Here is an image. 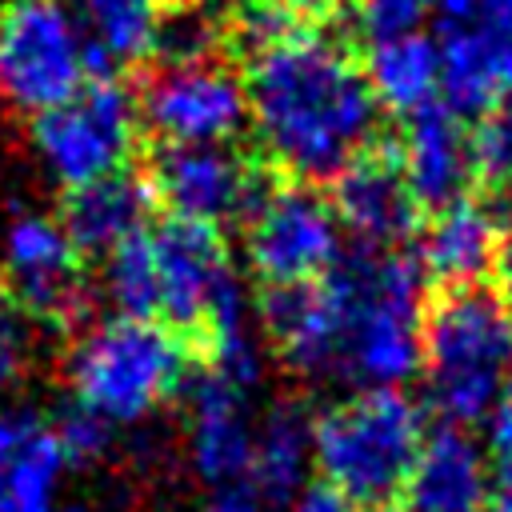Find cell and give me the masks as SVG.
Returning a JSON list of instances; mask_svg holds the SVG:
<instances>
[{
    "instance_id": "6da1fadb",
    "label": "cell",
    "mask_w": 512,
    "mask_h": 512,
    "mask_svg": "<svg viewBox=\"0 0 512 512\" xmlns=\"http://www.w3.org/2000/svg\"><path fill=\"white\" fill-rule=\"evenodd\" d=\"M248 120L264 156L296 180H332L376 144L364 64L328 32L296 28L244 72Z\"/></svg>"
},
{
    "instance_id": "7a4b0ae2",
    "label": "cell",
    "mask_w": 512,
    "mask_h": 512,
    "mask_svg": "<svg viewBox=\"0 0 512 512\" xmlns=\"http://www.w3.org/2000/svg\"><path fill=\"white\" fill-rule=\"evenodd\" d=\"M420 372L444 424L488 420L512 376V296L496 284L440 288L420 324Z\"/></svg>"
},
{
    "instance_id": "3957f363",
    "label": "cell",
    "mask_w": 512,
    "mask_h": 512,
    "mask_svg": "<svg viewBox=\"0 0 512 512\" xmlns=\"http://www.w3.org/2000/svg\"><path fill=\"white\" fill-rule=\"evenodd\" d=\"M428 436L424 408L404 388H360L312 424V464L348 508H388Z\"/></svg>"
},
{
    "instance_id": "277c9868",
    "label": "cell",
    "mask_w": 512,
    "mask_h": 512,
    "mask_svg": "<svg viewBox=\"0 0 512 512\" xmlns=\"http://www.w3.org/2000/svg\"><path fill=\"white\" fill-rule=\"evenodd\" d=\"M348 288L344 376L364 388H400L420 372L424 272L408 252L360 248L336 260Z\"/></svg>"
},
{
    "instance_id": "5b68a950",
    "label": "cell",
    "mask_w": 512,
    "mask_h": 512,
    "mask_svg": "<svg viewBox=\"0 0 512 512\" xmlns=\"http://www.w3.org/2000/svg\"><path fill=\"white\" fill-rule=\"evenodd\" d=\"M188 372V348L164 320L108 316L88 324L68 356L76 408L104 424H132L160 408Z\"/></svg>"
},
{
    "instance_id": "8992f818",
    "label": "cell",
    "mask_w": 512,
    "mask_h": 512,
    "mask_svg": "<svg viewBox=\"0 0 512 512\" xmlns=\"http://www.w3.org/2000/svg\"><path fill=\"white\" fill-rule=\"evenodd\" d=\"M88 36L68 0L0 4V100L44 116L84 88Z\"/></svg>"
},
{
    "instance_id": "52a82bcc",
    "label": "cell",
    "mask_w": 512,
    "mask_h": 512,
    "mask_svg": "<svg viewBox=\"0 0 512 512\" xmlns=\"http://www.w3.org/2000/svg\"><path fill=\"white\" fill-rule=\"evenodd\" d=\"M244 220V256L264 288L316 284L344 256V228L328 196L304 180L268 184Z\"/></svg>"
},
{
    "instance_id": "ba28073f",
    "label": "cell",
    "mask_w": 512,
    "mask_h": 512,
    "mask_svg": "<svg viewBox=\"0 0 512 512\" xmlns=\"http://www.w3.org/2000/svg\"><path fill=\"white\" fill-rule=\"evenodd\" d=\"M140 132L136 92L120 84V76L84 80L52 112L36 116V148L52 176L64 188H84L92 180L124 172Z\"/></svg>"
},
{
    "instance_id": "9c48e42d",
    "label": "cell",
    "mask_w": 512,
    "mask_h": 512,
    "mask_svg": "<svg viewBox=\"0 0 512 512\" xmlns=\"http://www.w3.org/2000/svg\"><path fill=\"white\" fill-rule=\"evenodd\" d=\"M440 104L484 120L512 104V0H440Z\"/></svg>"
},
{
    "instance_id": "30bf717a",
    "label": "cell",
    "mask_w": 512,
    "mask_h": 512,
    "mask_svg": "<svg viewBox=\"0 0 512 512\" xmlns=\"http://www.w3.org/2000/svg\"><path fill=\"white\" fill-rule=\"evenodd\" d=\"M140 124L160 144H228L248 120L244 76L220 60L156 64L136 96Z\"/></svg>"
},
{
    "instance_id": "8fae6325",
    "label": "cell",
    "mask_w": 512,
    "mask_h": 512,
    "mask_svg": "<svg viewBox=\"0 0 512 512\" xmlns=\"http://www.w3.org/2000/svg\"><path fill=\"white\" fill-rule=\"evenodd\" d=\"M148 236H152L156 276H160V316L172 332L200 340L204 328L224 308L244 300L228 268L220 228L168 216Z\"/></svg>"
},
{
    "instance_id": "7c38bea8",
    "label": "cell",
    "mask_w": 512,
    "mask_h": 512,
    "mask_svg": "<svg viewBox=\"0 0 512 512\" xmlns=\"http://www.w3.org/2000/svg\"><path fill=\"white\" fill-rule=\"evenodd\" d=\"M144 180L152 200L168 204L176 220L208 228L244 220L268 188L256 168L228 144H160Z\"/></svg>"
},
{
    "instance_id": "4fadbf2b",
    "label": "cell",
    "mask_w": 512,
    "mask_h": 512,
    "mask_svg": "<svg viewBox=\"0 0 512 512\" xmlns=\"http://www.w3.org/2000/svg\"><path fill=\"white\" fill-rule=\"evenodd\" d=\"M260 320L276 340V352L304 376L344 372L348 340V288L332 268L316 284L264 288Z\"/></svg>"
},
{
    "instance_id": "5bb4252c",
    "label": "cell",
    "mask_w": 512,
    "mask_h": 512,
    "mask_svg": "<svg viewBox=\"0 0 512 512\" xmlns=\"http://www.w3.org/2000/svg\"><path fill=\"white\" fill-rule=\"evenodd\" d=\"M328 204L340 228L360 240V248L388 252L404 244L420 224V204L408 192L392 140H376L340 176H332Z\"/></svg>"
},
{
    "instance_id": "9a60e30c",
    "label": "cell",
    "mask_w": 512,
    "mask_h": 512,
    "mask_svg": "<svg viewBox=\"0 0 512 512\" xmlns=\"http://www.w3.org/2000/svg\"><path fill=\"white\" fill-rule=\"evenodd\" d=\"M8 284L32 316H48L72 324L88 308V284L80 272V252L64 236L60 220L48 216H16L4 240Z\"/></svg>"
},
{
    "instance_id": "2e32d148",
    "label": "cell",
    "mask_w": 512,
    "mask_h": 512,
    "mask_svg": "<svg viewBox=\"0 0 512 512\" xmlns=\"http://www.w3.org/2000/svg\"><path fill=\"white\" fill-rule=\"evenodd\" d=\"M508 260L504 252V220L476 196H460L432 212L420 232V272L440 288L488 284V276Z\"/></svg>"
},
{
    "instance_id": "e0dca14e",
    "label": "cell",
    "mask_w": 512,
    "mask_h": 512,
    "mask_svg": "<svg viewBox=\"0 0 512 512\" xmlns=\"http://www.w3.org/2000/svg\"><path fill=\"white\" fill-rule=\"evenodd\" d=\"M400 156V172L408 180V192L416 196L420 208H444L460 196H468L472 180V144L468 128L456 112L444 104H432L416 116H408L404 136L392 140Z\"/></svg>"
},
{
    "instance_id": "ac0fdd59",
    "label": "cell",
    "mask_w": 512,
    "mask_h": 512,
    "mask_svg": "<svg viewBox=\"0 0 512 512\" xmlns=\"http://www.w3.org/2000/svg\"><path fill=\"white\" fill-rule=\"evenodd\" d=\"M404 512H484L488 456L468 428H428L404 484Z\"/></svg>"
},
{
    "instance_id": "d6986e66",
    "label": "cell",
    "mask_w": 512,
    "mask_h": 512,
    "mask_svg": "<svg viewBox=\"0 0 512 512\" xmlns=\"http://www.w3.org/2000/svg\"><path fill=\"white\" fill-rule=\"evenodd\" d=\"M192 420H188V444H192V464L196 472L220 492L248 484V464H252V436L256 428L248 424V404L244 388L232 380L208 372L192 388Z\"/></svg>"
},
{
    "instance_id": "ffe728a7",
    "label": "cell",
    "mask_w": 512,
    "mask_h": 512,
    "mask_svg": "<svg viewBox=\"0 0 512 512\" xmlns=\"http://www.w3.org/2000/svg\"><path fill=\"white\" fill-rule=\"evenodd\" d=\"M148 208H152L148 180L132 172H116L84 188H68L60 228L80 256H108L124 240L144 232Z\"/></svg>"
},
{
    "instance_id": "44dd1931",
    "label": "cell",
    "mask_w": 512,
    "mask_h": 512,
    "mask_svg": "<svg viewBox=\"0 0 512 512\" xmlns=\"http://www.w3.org/2000/svg\"><path fill=\"white\" fill-rule=\"evenodd\" d=\"M64 464L52 424L32 412H0V512H56Z\"/></svg>"
},
{
    "instance_id": "7402d4cb",
    "label": "cell",
    "mask_w": 512,
    "mask_h": 512,
    "mask_svg": "<svg viewBox=\"0 0 512 512\" xmlns=\"http://www.w3.org/2000/svg\"><path fill=\"white\" fill-rule=\"evenodd\" d=\"M364 80L372 88L376 108H388L396 116H416L432 104H440V52L436 40L424 32L376 40L364 60Z\"/></svg>"
},
{
    "instance_id": "603a6c76",
    "label": "cell",
    "mask_w": 512,
    "mask_h": 512,
    "mask_svg": "<svg viewBox=\"0 0 512 512\" xmlns=\"http://www.w3.org/2000/svg\"><path fill=\"white\" fill-rule=\"evenodd\" d=\"M312 468V424L300 408L276 404L252 436L248 488L256 500L292 504L304 492V476Z\"/></svg>"
},
{
    "instance_id": "cb8c5ba5",
    "label": "cell",
    "mask_w": 512,
    "mask_h": 512,
    "mask_svg": "<svg viewBox=\"0 0 512 512\" xmlns=\"http://www.w3.org/2000/svg\"><path fill=\"white\" fill-rule=\"evenodd\" d=\"M68 8L88 28L84 36L100 44L116 60V68L156 56V36L164 16L160 0H72Z\"/></svg>"
},
{
    "instance_id": "d4e9b609",
    "label": "cell",
    "mask_w": 512,
    "mask_h": 512,
    "mask_svg": "<svg viewBox=\"0 0 512 512\" xmlns=\"http://www.w3.org/2000/svg\"><path fill=\"white\" fill-rule=\"evenodd\" d=\"M100 284L104 296L116 304V316H136V320L160 316V276H156V252L148 228L104 256Z\"/></svg>"
},
{
    "instance_id": "484cf974",
    "label": "cell",
    "mask_w": 512,
    "mask_h": 512,
    "mask_svg": "<svg viewBox=\"0 0 512 512\" xmlns=\"http://www.w3.org/2000/svg\"><path fill=\"white\" fill-rule=\"evenodd\" d=\"M296 28H300V16L288 12L280 0H236V8H232V16H228L220 36L244 60H252L260 52H268L272 44H280L284 36H292Z\"/></svg>"
},
{
    "instance_id": "4316f807",
    "label": "cell",
    "mask_w": 512,
    "mask_h": 512,
    "mask_svg": "<svg viewBox=\"0 0 512 512\" xmlns=\"http://www.w3.org/2000/svg\"><path fill=\"white\" fill-rule=\"evenodd\" d=\"M472 176H480L492 188H508L512 184V104L484 116L472 132Z\"/></svg>"
},
{
    "instance_id": "83f0119b",
    "label": "cell",
    "mask_w": 512,
    "mask_h": 512,
    "mask_svg": "<svg viewBox=\"0 0 512 512\" xmlns=\"http://www.w3.org/2000/svg\"><path fill=\"white\" fill-rule=\"evenodd\" d=\"M436 8L440 0H356V24L376 44V40L420 32V24L436 16Z\"/></svg>"
},
{
    "instance_id": "f1b7e54d",
    "label": "cell",
    "mask_w": 512,
    "mask_h": 512,
    "mask_svg": "<svg viewBox=\"0 0 512 512\" xmlns=\"http://www.w3.org/2000/svg\"><path fill=\"white\" fill-rule=\"evenodd\" d=\"M56 432V440H60V452H64V460H96L104 448H108V432H112V424H104L100 416H92V412H84V408H68V416L52 428Z\"/></svg>"
},
{
    "instance_id": "f546056e",
    "label": "cell",
    "mask_w": 512,
    "mask_h": 512,
    "mask_svg": "<svg viewBox=\"0 0 512 512\" xmlns=\"http://www.w3.org/2000/svg\"><path fill=\"white\" fill-rule=\"evenodd\" d=\"M24 360H28V332L20 320L0 312V388H8L24 372Z\"/></svg>"
},
{
    "instance_id": "4dcf8cb0",
    "label": "cell",
    "mask_w": 512,
    "mask_h": 512,
    "mask_svg": "<svg viewBox=\"0 0 512 512\" xmlns=\"http://www.w3.org/2000/svg\"><path fill=\"white\" fill-rule=\"evenodd\" d=\"M484 512H512V452L488 456V500Z\"/></svg>"
},
{
    "instance_id": "1f68e13d",
    "label": "cell",
    "mask_w": 512,
    "mask_h": 512,
    "mask_svg": "<svg viewBox=\"0 0 512 512\" xmlns=\"http://www.w3.org/2000/svg\"><path fill=\"white\" fill-rule=\"evenodd\" d=\"M488 448L492 452H512V376L488 416Z\"/></svg>"
},
{
    "instance_id": "d6a6232c",
    "label": "cell",
    "mask_w": 512,
    "mask_h": 512,
    "mask_svg": "<svg viewBox=\"0 0 512 512\" xmlns=\"http://www.w3.org/2000/svg\"><path fill=\"white\" fill-rule=\"evenodd\" d=\"M288 512H352L336 492H328L324 484H312V488H304L292 504H288Z\"/></svg>"
},
{
    "instance_id": "836d02e7",
    "label": "cell",
    "mask_w": 512,
    "mask_h": 512,
    "mask_svg": "<svg viewBox=\"0 0 512 512\" xmlns=\"http://www.w3.org/2000/svg\"><path fill=\"white\" fill-rule=\"evenodd\" d=\"M208 512H260V500L248 484H236V488H220L208 504Z\"/></svg>"
},
{
    "instance_id": "e575fe53",
    "label": "cell",
    "mask_w": 512,
    "mask_h": 512,
    "mask_svg": "<svg viewBox=\"0 0 512 512\" xmlns=\"http://www.w3.org/2000/svg\"><path fill=\"white\" fill-rule=\"evenodd\" d=\"M288 12H296L300 20L304 16H328V12H336L340 8V0H280Z\"/></svg>"
},
{
    "instance_id": "d590c367",
    "label": "cell",
    "mask_w": 512,
    "mask_h": 512,
    "mask_svg": "<svg viewBox=\"0 0 512 512\" xmlns=\"http://www.w3.org/2000/svg\"><path fill=\"white\" fill-rule=\"evenodd\" d=\"M0 312H4V288H0Z\"/></svg>"
},
{
    "instance_id": "8d00e7d4",
    "label": "cell",
    "mask_w": 512,
    "mask_h": 512,
    "mask_svg": "<svg viewBox=\"0 0 512 512\" xmlns=\"http://www.w3.org/2000/svg\"><path fill=\"white\" fill-rule=\"evenodd\" d=\"M380 512H396V508H380Z\"/></svg>"
},
{
    "instance_id": "74e56055",
    "label": "cell",
    "mask_w": 512,
    "mask_h": 512,
    "mask_svg": "<svg viewBox=\"0 0 512 512\" xmlns=\"http://www.w3.org/2000/svg\"><path fill=\"white\" fill-rule=\"evenodd\" d=\"M68 512H80V508H68Z\"/></svg>"
}]
</instances>
